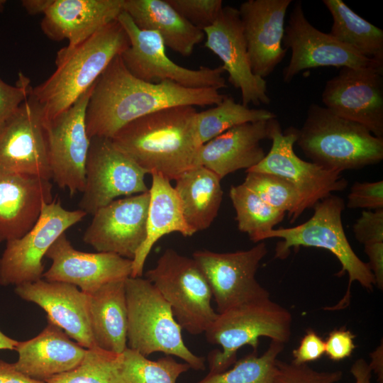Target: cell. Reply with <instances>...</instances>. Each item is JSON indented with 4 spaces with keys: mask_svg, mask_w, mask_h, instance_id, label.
<instances>
[{
    "mask_svg": "<svg viewBox=\"0 0 383 383\" xmlns=\"http://www.w3.org/2000/svg\"><path fill=\"white\" fill-rule=\"evenodd\" d=\"M226 96L213 88H188L169 80L143 81L128 70L118 55L94 84L86 109L87 135L89 139H111L127 123L160 109L217 105Z\"/></svg>",
    "mask_w": 383,
    "mask_h": 383,
    "instance_id": "1",
    "label": "cell"
},
{
    "mask_svg": "<svg viewBox=\"0 0 383 383\" xmlns=\"http://www.w3.org/2000/svg\"><path fill=\"white\" fill-rule=\"evenodd\" d=\"M196 114L192 106L160 109L127 123L111 140L148 174L175 180L196 166L202 145L196 131Z\"/></svg>",
    "mask_w": 383,
    "mask_h": 383,
    "instance_id": "2",
    "label": "cell"
},
{
    "mask_svg": "<svg viewBox=\"0 0 383 383\" xmlns=\"http://www.w3.org/2000/svg\"><path fill=\"white\" fill-rule=\"evenodd\" d=\"M129 45L128 37L116 19L80 44L59 50L55 72L33 87L29 96L40 106L45 125L69 109Z\"/></svg>",
    "mask_w": 383,
    "mask_h": 383,
    "instance_id": "3",
    "label": "cell"
},
{
    "mask_svg": "<svg viewBox=\"0 0 383 383\" xmlns=\"http://www.w3.org/2000/svg\"><path fill=\"white\" fill-rule=\"evenodd\" d=\"M296 143L312 162L342 173L380 162L383 138L356 122L312 104L305 121L296 129Z\"/></svg>",
    "mask_w": 383,
    "mask_h": 383,
    "instance_id": "4",
    "label": "cell"
},
{
    "mask_svg": "<svg viewBox=\"0 0 383 383\" xmlns=\"http://www.w3.org/2000/svg\"><path fill=\"white\" fill-rule=\"evenodd\" d=\"M344 200L334 194L326 197L313 208V216L306 222L290 228L272 229L263 234L260 242L269 238H281L275 247L274 258L284 260L299 247H313L330 251L338 260L341 269L338 277L348 275V286L343 299L335 306L324 310L336 311L346 308L350 301V288L357 281L368 291L375 285L374 276L368 266L354 252L345 233L342 223Z\"/></svg>",
    "mask_w": 383,
    "mask_h": 383,
    "instance_id": "5",
    "label": "cell"
},
{
    "mask_svg": "<svg viewBox=\"0 0 383 383\" xmlns=\"http://www.w3.org/2000/svg\"><path fill=\"white\" fill-rule=\"evenodd\" d=\"M125 287L127 347L145 357L154 353L176 356L190 368L204 370L205 358L186 346L170 304L152 283L142 277H128Z\"/></svg>",
    "mask_w": 383,
    "mask_h": 383,
    "instance_id": "6",
    "label": "cell"
},
{
    "mask_svg": "<svg viewBox=\"0 0 383 383\" xmlns=\"http://www.w3.org/2000/svg\"><path fill=\"white\" fill-rule=\"evenodd\" d=\"M292 323L290 311L270 298L218 313L205 332L208 342L222 348L209 353V374L229 369L237 361L238 350L245 345L257 352L260 337L285 344L291 337Z\"/></svg>",
    "mask_w": 383,
    "mask_h": 383,
    "instance_id": "7",
    "label": "cell"
},
{
    "mask_svg": "<svg viewBox=\"0 0 383 383\" xmlns=\"http://www.w3.org/2000/svg\"><path fill=\"white\" fill-rule=\"evenodd\" d=\"M170 304L182 329L192 335L205 333L218 316L211 306L209 284L193 258L168 248L145 274Z\"/></svg>",
    "mask_w": 383,
    "mask_h": 383,
    "instance_id": "8",
    "label": "cell"
},
{
    "mask_svg": "<svg viewBox=\"0 0 383 383\" xmlns=\"http://www.w3.org/2000/svg\"><path fill=\"white\" fill-rule=\"evenodd\" d=\"M296 128L284 132L279 122L270 120L269 139L272 140L270 151L255 166L248 172L273 174L283 177L296 188L299 204L297 218L303 212L313 206L334 192L343 191L348 184L340 172L331 171L301 159L294 150L297 135Z\"/></svg>",
    "mask_w": 383,
    "mask_h": 383,
    "instance_id": "9",
    "label": "cell"
},
{
    "mask_svg": "<svg viewBox=\"0 0 383 383\" xmlns=\"http://www.w3.org/2000/svg\"><path fill=\"white\" fill-rule=\"evenodd\" d=\"M117 20L130 42L121 57L126 67L135 77L148 82L169 80L188 88L218 90L227 87L222 76L225 72L223 66H201L198 70L182 67L167 57L165 45L157 33L139 28L124 11Z\"/></svg>",
    "mask_w": 383,
    "mask_h": 383,
    "instance_id": "10",
    "label": "cell"
},
{
    "mask_svg": "<svg viewBox=\"0 0 383 383\" xmlns=\"http://www.w3.org/2000/svg\"><path fill=\"white\" fill-rule=\"evenodd\" d=\"M87 215L63 208L60 200L43 205L34 226L23 236L6 242L0 257V284L18 286L43 277V259L60 235Z\"/></svg>",
    "mask_w": 383,
    "mask_h": 383,
    "instance_id": "11",
    "label": "cell"
},
{
    "mask_svg": "<svg viewBox=\"0 0 383 383\" xmlns=\"http://www.w3.org/2000/svg\"><path fill=\"white\" fill-rule=\"evenodd\" d=\"M147 174V171L116 147L110 138H91L79 209L94 215L119 196L148 192L145 182Z\"/></svg>",
    "mask_w": 383,
    "mask_h": 383,
    "instance_id": "12",
    "label": "cell"
},
{
    "mask_svg": "<svg viewBox=\"0 0 383 383\" xmlns=\"http://www.w3.org/2000/svg\"><path fill=\"white\" fill-rule=\"evenodd\" d=\"M267 253L261 241L252 248L233 252L196 250L192 258L204 273L211 290L218 313L237 306L270 298L255 275Z\"/></svg>",
    "mask_w": 383,
    "mask_h": 383,
    "instance_id": "13",
    "label": "cell"
},
{
    "mask_svg": "<svg viewBox=\"0 0 383 383\" xmlns=\"http://www.w3.org/2000/svg\"><path fill=\"white\" fill-rule=\"evenodd\" d=\"M282 45L292 51L289 62L282 71L285 83H290L304 70L320 67L383 69V63L360 55L312 26L304 15L301 1L294 5L284 28Z\"/></svg>",
    "mask_w": 383,
    "mask_h": 383,
    "instance_id": "14",
    "label": "cell"
},
{
    "mask_svg": "<svg viewBox=\"0 0 383 383\" xmlns=\"http://www.w3.org/2000/svg\"><path fill=\"white\" fill-rule=\"evenodd\" d=\"M94 84L69 109L45 124L51 179L60 188L68 189L70 196L84 188L90 145L85 116Z\"/></svg>",
    "mask_w": 383,
    "mask_h": 383,
    "instance_id": "15",
    "label": "cell"
},
{
    "mask_svg": "<svg viewBox=\"0 0 383 383\" xmlns=\"http://www.w3.org/2000/svg\"><path fill=\"white\" fill-rule=\"evenodd\" d=\"M383 69L342 67L327 81L322 93L324 107L367 128L383 138Z\"/></svg>",
    "mask_w": 383,
    "mask_h": 383,
    "instance_id": "16",
    "label": "cell"
},
{
    "mask_svg": "<svg viewBox=\"0 0 383 383\" xmlns=\"http://www.w3.org/2000/svg\"><path fill=\"white\" fill-rule=\"evenodd\" d=\"M0 173L51 179L45 122L30 96L0 129Z\"/></svg>",
    "mask_w": 383,
    "mask_h": 383,
    "instance_id": "17",
    "label": "cell"
},
{
    "mask_svg": "<svg viewBox=\"0 0 383 383\" xmlns=\"http://www.w3.org/2000/svg\"><path fill=\"white\" fill-rule=\"evenodd\" d=\"M149 191L116 199L99 209L83 235L97 252L132 260L146 237Z\"/></svg>",
    "mask_w": 383,
    "mask_h": 383,
    "instance_id": "18",
    "label": "cell"
},
{
    "mask_svg": "<svg viewBox=\"0 0 383 383\" xmlns=\"http://www.w3.org/2000/svg\"><path fill=\"white\" fill-rule=\"evenodd\" d=\"M204 32V46L223 61L228 82L240 90L242 104H269L267 82L254 74L250 67L238 9L223 6L215 22Z\"/></svg>",
    "mask_w": 383,
    "mask_h": 383,
    "instance_id": "19",
    "label": "cell"
},
{
    "mask_svg": "<svg viewBox=\"0 0 383 383\" xmlns=\"http://www.w3.org/2000/svg\"><path fill=\"white\" fill-rule=\"evenodd\" d=\"M45 257L52 261L43 274L45 280L73 284L88 295L109 282L131 277L132 272V260L109 252L79 251L65 233L54 242Z\"/></svg>",
    "mask_w": 383,
    "mask_h": 383,
    "instance_id": "20",
    "label": "cell"
},
{
    "mask_svg": "<svg viewBox=\"0 0 383 383\" xmlns=\"http://www.w3.org/2000/svg\"><path fill=\"white\" fill-rule=\"evenodd\" d=\"M292 2L248 0L238 9L252 71L262 79L273 72L287 52L282 39L284 18Z\"/></svg>",
    "mask_w": 383,
    "mask_h": 383,
    "instance_id": "21",
    "label": "cell"
},
{
    "mask_svg": "<svg viewBox=\"0 0 383 383\" xmlns=\"http://www.w3.org/2000/svg\"><path fill=\"white\" fill-rule=\"evenodd\" d=\"M14 291L22 299L42 308L48 321L82 347L88 349L95 345L90 328L89 295L77 287L40 279L16 286Z\"/></svg>",
    "mask_w": 383,
    "mask_h": 383,
    "instance_id": "22",
    "label": "cell"
},
{
    "mask_svg": "<svg viewBox=\"0 0 383 383\" xmlns=\"http://www.w3.org/2000/svg\"><path fill=\"white\" fill-rule=\"evenodd\" d=\"M52 189L50 179L0 173V243L21 238L34 226L43 205L53 200Z\"/></svg>",
    "mask_w": 383,
    "mask_h": 383,
    "instance_id": "23",
    "label": "cell"
},
{
    "mask_svg": "<svg viewBox=\"0 0 383 383\" xmlns=\"http://www.w3.org/2000/svg\"><path fill=\"white\" fill-rule=\"evenodd\" d=\"M123 0H51L40 27L51 40H68V46L84 42L117 19Z\"/></svg>",
    "mask_w": 383,
    "mask_h": 383,
    "instance_id": "24",
    "label": "cell"
},
{
    "mask_svg": "<svg viewBox=\"0 0 383 383\" xmlns=\"http://www.w3.org/2000/svg\"><path fill=\"white\" fill-rule=\"evenodd\" d=\"M270 120L234 126L203 144L196 166L210 170L221 179L237 170L253 167L265 156L260 142L269 139Z\"/></svg>",
    "mask_w": 383,
    "mask_h": 383,
    "instance_id": "25",
    "label": "cell"
},
{
    "mask_svg": "<svg viewBox=\"0 0 383 383\" xmlns=\"http://www.w3.org/2000/svg\"><path fill=\"white\" fill-rule=\"evenodd\" d=\"M15 350L18 355L14 362L16 369L30 378L45 381L75 367L87 349L48 321L46 327L37 336L18 341Z\"/></svg>",
    "mask_w": 383,
    "mask_h": 383,
    "instance_id": "26",
    "label": "cell"
},
{
    "mask_svg": "<svg viewBox=\"0 0 383 383\" xmlns=\"http://www.w3.org/2000/svg\"><path fill=\"white\" fill-rule=\"evenodd\" d=\"M151 175L146 237L132 260V277H142L150 250L162 236L173 232L184 237L194 235L184 221L180 200L170 181L158 173Z\"/></svg>",
    "mask_w": 383,
    "mask_h": 383,
    "instance_id": "27",
    "label": "cell"
},
{
    "mask_svg": "<svg viewBox=\"0 0 383 383\" xmlns=\"http://www.w3.org/2000/svg\"><path fill=\"white\" fill-rule=\"evenodd\" d=\"M123 9L140 29L157 33L165 46L189 56L204 38V30L184 19L167 0H123Z\"/></svg>",
    "mask_w": 383,
    "mask_h": 383,
    "instance_id": "28",
    "label": "cell"
},
{
    "mask_svg": "<svg viewBox=\"0 0 383 383\" xmlns=\"http://www.w3.org/2000/svg\"><path fill=\"white\" fill-rule=\"evenodd\" d=\"M126 279L109 282L89 294V322L94 344L116 354L127 348Z\"/></svg>",
    "mask_w": 383,
    "mask_h": 383,
    "instance_id": "29",
    "label": "cell"
},
{
    "mask_svg": "<svg viewBox=\"0 0 383 383\" xmlns=\"http://www.w3.org/2000/svg\"><path fill=\"white\" fill-rule=\"evenodd\" d=\"M221 180L203 166L193 167L175 179L184 221L194 234L208 228L216 218L223 199Z\"/></svg>",
    "mask_w": 383,
    "mask_h": 383,
    "instance_id": "30",
    "label": "cell"
},
{
    "mask_svg": "<svg viewBox=\"0 0 383 383\" xmlns=\"http://www.w3.org/2000/svg\"><path fill=\"white\" fill-rule=\"evenodd\" d=\"M330 11L333 38L360 55L383 63V30L370 23L342 0H323Z\"/></svg>",
    "mask_w": 383,
    "mask_h": 383,
    "instance_id": "31",
    "label": "cell"
},
{
    "mask_svg": "<svg viewBox=\"0 0 383 383\" xmlns=\"http://www.w3.org/2000/svg\"><path fill=\"white\" fill-rule=\"evenodd\" d=\"M189 369L188 364L179 362L171 355L151 360L127 347L121 354L111 383H177Z\"/></svg>",
    "mask_w": 383,
    "mask_h": 383,
    "instance_id": "32",
    "label": "cell"
},
{
    "mask_svg": "<svg viewBox=\"0 0 383 383\" xmlns=\"http://www.w3.org/2000/svg\"><path fill=\"white\" fill-rule=\"evenodd\" d=\"M229 196L235 211L238 228L254 243L260 242L262 235L274 229L286 215L268 205L243 183L232 186Z\"/></svg>",
    "mask_w": 383,
    "mask_h": 383,
    "instance_id": "33",
    "label": "cell"
},
{
    "mask_svg": "<svg viewBox=\"0 0 383 383\" xmlns=\"http://www.w3.org/2000/svg\"><path fill=\"white\" fill-rule=\"evenodd\" d=\"M276 117L273 112L250 109L226 96L213 108L197 112L196 125L199 140L203 145L234 126Z\"/></svg>",
    "mask_w": 383,
    "mask_h": 383,
    "instance_id": "34",
    "label": "cell"
},
{
    "mask_svg": "<svg viewBox=\"0 0 383 383\" xmlns=\"http://www.w3.org/2000/svg\"><path fill=\"white\" fill-rule=\"evenodd\" d=\"M284 344L271 340L260 356L257 352L242 357L232 368L216 374H209L196 383H272L277 357Z\"/></svg>",
    "mask_w": 383,
    "mask_h": 383,
    "instance_id": "35",
    "label": "cell"
},
{
    "mask_svg": "<svg viewBox=\"0 0 383 383\" xmlns=\"http://www.w3.org/2000/svg\"><path fill=\"white\" fill-rule=\"evenodd\" d=\"M246 173L243 182L246 187L270 206L287 213L291 223L297 219L299 197L291 182L273 174L257 172Z\"/></svg>",
    "mask_w": 383,
    "mask_h": 383,
    "instance_id": "36",
    "label": "cell"
},
{
    "mask_svg": "<svg viewBox=\"0 0 383 383\" xmlns=\"http://www.w3.org/2000/svg\"><path fill=\"white\" fill-rule=\"evenodd\" d=\"M121 354L102 350L94 345L86 350L82 361L73 369L55 375L45 383H111Z\"/></svg>",
    "mask_w": 383,
    "mask_h": 383,
    "instance_id": "37",
    "label": "cell"
},
{
    "mask_svg": "<svg viewBox=\"0 0 383 383\" xmlns=\"http://www.w3.org/2000/svg\"><path fill=\"white\" fill-rule=\"evenodd\" d=\"M342 377L341 370L317 371L308 364L295 365L277 359L272 383H336Z\"/></svg>",
    "mask_w": 383,
    "mask_h": 383,
    "instance_id": "38",
    "label": "cell"
},
{
    "mask_svg": "<svg viewBox=\"0 0 383 383\" xmlns=\"http://www.w3.org/2000/svg\"><path fill=\"white\" fill-rule=\"evenodd\" d=\"M188 22L204 30L211 26L222 9L221 0H167Z\"/></svg>",
    "mask_w": 383,
    "mask_h": 383,
    "instance_id": "39",
    "label": "cell"
},
{
    "mask_svg": "<svg viewBox=\"0 0 383 383\" xmlns=\"http://www.w3.org/2000/svg\"><path fill=\"white\" fill-rule=\"evenodd\" d=\"M32 88L30 79L21 72L18 73L15 86L7 84L0 77V129L28 98Z\"/></svg>",
    "mask_w": 383,
    "mask_h": 383,
    "instance_id": "40",
    "label": "cell"
},
{
    "mask_svg": "<svg viewBox=\"0 0 383 383\" xmlns=\"http://www.w3.org/2000/svg\"><path fill=\"white\" fill-rule=\"evenodd\" d=\"M349 209H383V181L355 182L348 195Z\"/></svg>",
    "mask_w": 383,
    "mask_h": 383,
    "instance_id": "41",
    "label": "cell"
},
{
    "mask_svg": "<svg viewBox=\"0 0 383 383\" xmlns=\"http://www.w3.org/2000/svg\"><path fill=\"white\" fill-rule=\"evenodd\" d=\"M353 231L356 240L364 245L383 242V209L362 211Z\"/></svg>",
    "mask_w": 383,
    "mask_h": 383,
    "instance_id": "42",
    "label": "cell"
},
{
    "mask_svg": "<svg viewBox=\"0 0 383 383\" xmlns=\"http://www.w3.org/2000/svg\"><path fill=\"white\" fill-rule=\"evenodd\" d=\"M356 335L345 328L334 329L325 341V353L333 361H340L350 357L356 345Z\"/></svg>",
    "mask_w": 383,
    "mask_h": 383,
    "instance_id": "43",
    "label": "cell"
},
{
    "mask_svg": "<svg viewBox=\"0 0 383 383\" xmlns=\"http://www.w3.org/2000/svg\"><path fill=\"white\" fill-rule=\"evenodd\" d=\"M325 353V341L313 329L309 328L301 339L299 346L293 350L295 365H304L320 359Z\"/></svg>",
    "mask_w": 383,
    "mask_h": 383,
    "instance_id": "44",
    "label": "cell"
},
{
    "mask_svg": "<svg viewBox=\"0 0 383 383\" xmlns=\"http://www.w3.org/2000/svg\"><path fill=\"white\" fill-rule=\"evenodd\" d=\"M365 252L369 258L368 266L374 276L375 285L383 289V242L365 245Z\"/></svg>",
    "mask_w": 383,
    "mask_h": 383,
    "instance_id": "45",
    "label": "cell"
},
{
    "mask_svg": "<svg viewBox=\"0 0 383 383\" xmlns=\"http://www.w3.org/2000/svg\"><path fill=\"white\" fill-rule=\"evenodd\" d=\"M0 383H45L30 378L16 369L14 363L0 360Z\"/></svg>",
    "mask_w": 383,
    "mask_h": 383,
    "instance_id": "46",
    "label": "cell"
},
{
    "mask_svg": "<svg viewBox=\"0 0 383 383\" xmlns=\"http://www.w3.org/2000/svg\"><path fill=\"white\" fill-rule=\"evenodd\" d=\"M350 372L355 378L354 383H371L372 370L369 363L359 358L352 365Z\"/></svg>",
    "mask_w": 383,
    "mask_h": 383,
    "instance_id": "47",
    "label": "cell"
},
{
    "mask_svg": "<svg viewBox=\"0 0 383 383\" xmlns=\"http://www.w3.org/2000/svg\"><path fill=\"white\" fill-rule=\"evenodd\" d=\"M383 346L382 341L372 353H370L371 362L369 363L372 372H374L378 383H383Z\"/></svg>",
    "mask_w": 383,
    "mask_h": 383,
    "instance_id": "48",
    "label": "cell"
},
{
    "mask_svg": "<svg viewBox=\"0 0 383 383\" xmlns=\"http://www.w3.org/2000/svg\"><path fill=\"white\" fill-rule=\"evenodd\" d=\"M50 1L51 0H24L22 1V5L29 14L35 15L43 13Z\"/></svg>",
    "mask_w": 383,
    "mask_h": 383,
    "instance_id": "49",
    "label": "cell"
},
{
    "mask_svg": "<svg viewBox=\"0 0 383 383\" xmlns=\"http://www.w3.org/2000/svg\"><path fill=\"white\" fill-rule=\"evenodd\" d=\"M18 341L9 338L0 331V350H15Z\"/></svg>",
    "mask_w": 383,
    "mask_h": 383,
    "instance_id": "50",
    "label": "cell"
}]
</instances>
